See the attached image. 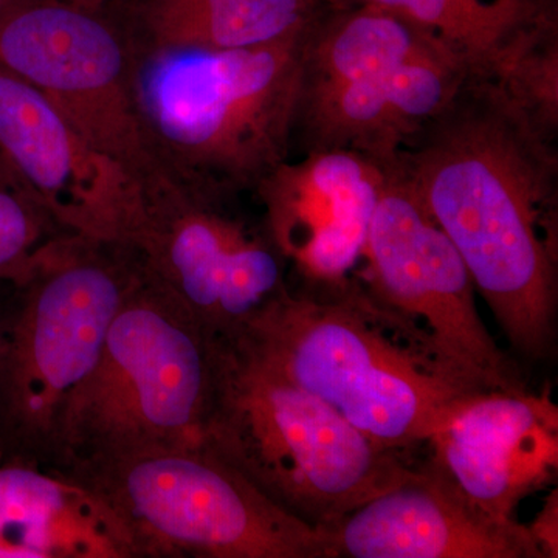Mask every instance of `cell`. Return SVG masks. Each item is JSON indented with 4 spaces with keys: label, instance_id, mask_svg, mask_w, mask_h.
<instances>
[{
    "label": "cell",
    "instance_id": "cell-5",
    "mask_svg": "<svg viewBox=\"0 0 558 558\" xmlns=\"http://www.w3.org/2000/svg\"><path fill=\"white\" fill-rule=\"evenodd\" d=\"M218 347L219 339L142 274L94 369L69 400L49 468H92L204 444Z\"/></svg>",
    "mask_w": 558,
    "mask_h": 558
},
{
    "label": "cell",
    "instance_id": "cell-16",
    "mask_svg": "<svg viewBox=\"0 0 558 558\" xmlns=\"http://www.w3.org/2000/svg\"><path fill=\"white\" fill-rule=\"evenodd\" d=\"M410 22L473 78L499 81L557 38L556 0H357Z\"/></svg>",
    "mask_w": 558,
    "mask_h": 558
},
{
    "label": "cell",
    "instance_id": "cell-23",
    "mask_svg": "<svg viewBox=\"0 0 558 558\" xmlns=\"http://www.w3.org/2000/svg\"><path fill=\"white\" fill-rule=\"evenodd\" d=\"M3 329H5V315L0 312V352H2L3 347Z\"/></svg>",
    "mask_w": 558,
    "mask_h": 558
},
{
    "label": "cell",
    "instance_id": "cell-3",
    "mask_svg": "<svg viewBox=\"0 0 558 558\" xmlns=\"http://www.w3.org/2000/svg\"><path fill=\"white\" fill-rule=\"evenodd\" d=\"M310 24L241 49H163L128 39L135 105L157 167L213 196L255 193L292 157Z\"/></svg>",
    "mask_w": 558,
    "mask_h": 558
},
{
    "label": "cell",
    "instance_id": "cell-8",
    "mask_svg": "<svg viewBox=\"0 0 558 558\" xmlns=\"http://www.w3.org/2000/svg\"><path fill=\"white\" fill-rule=\"evenodd\" d=\"M60 473L89 492L120 558H328L325 531L204 444Z\"/></svg>",
    "mask_w": 558,
    "mask_h": 558
},
{
    "label": "cell",
    "instance_id": "cell-18",
    "mask_svg": "<svg viewBox=\"0 0 558 558\" xmlns=\"http://www.w3.org/2000/svg\"><path fill=\"white\" fill-rule=\"evenodd\" d=\"M132 43L163 49L227 50L274 43L300 32L319 0H131Z\"/></svg>",
    "mask_w": 558,
    "mask_h": 558
},
{
    "label": "cell",
    "instance_id": "cell-21",
    "mask_svg": "<svg viewBox=\"0 0 558 558\" xmlns=\"http://www.w3.org/2000/svg\"><path fill=\"white\" fill-rule=\"evenodd\" d=\"M61 2L69 3V5L76 7L80 10L89 11V13L110 16L113 10L128 7L130 0H61Z\"/></svg>",
    "mask_w": 558,
    "mask_h": 558
},
{
    "label": "cell",
    "instance_id": "cell-17",
    "mask_svg": "<svg viewBox=\"0 0 558 558\" xmlns=\"http://www.w3.org/2000/svg\"><path fill=\"white\" fill-rule=\"evenodd\" d=\"M0 539L24 558H120L89 492L20 458L0 459Z\"/></svg>",
    "mask_w": 558,
    "mask_h": 558
},
{
    "label": "cell",
    "instance_id": "cell-7",
    "mask_svg": "<svg viewBox=\"0 0 558 558\" xmlns=\"http://www.w3.org/2000/svg\"><path fill=\"white\" fill-rule=\"evenodd\" d=\"M142 274L131 245L64 236L14 286L0 352V459L49 468L69 400Z\"/></svg>",
    "mask_w": 558,
    "mask_h": 558
},
{
    "label": "cell",
    "instance_id": "cell-10",
    "mask_svg": "<svg viewBox=\"0 0 558 558\" xmlns=\"http://www.w3.org/2000/svg\"><path fill=\"white\" fill-rule=\"evenodd\" d=\"M355 278L476 391H527L515 363L481 318L475 284L453 242L392 168Z\"/></svg>",
    "mask_w": 558,
    "mask_h": 558
},
{
    "label": "cell",
    "instance_id": "cell-2",
    "mask_svg": "<svg viewBox=\"0 0 558 558\" xmlns=\"http://www.w3.org/2000/svg\"><path fill=\"white\" fill-rule=\"evenodd\" d=\"M389 450L405 453L475 388L357 278L333 290L289 289L233 339Z\"/></svg>",
    "mask_w": 558,
    "mask_h": 558
},
{
    "label": "cell",
    "instance_id": "cell-11",
    "mask_svg": "<svg viewBox=\"0 0 558 558\" xmlns=\"http://www.w3.org/2000/svg\"><path fill=\"white\" fill-rule=\"evenodd\" d=\"M0 65L135 178L159 168L135 105L130 40L112 17L61 0H31L0 17Z\"/></svg>",
    "mask_w": 558,
    "mask_h": 558
},
{
    "label": "cell",
    "instance_id": "cell-14",
    "mask_svg": "<svg viewBox=\"0 0 558 558\" xmlns=\"http://www.w3.org/2000/svg\"><path fill=\"white\" fill-rule=\"evenodd\" d=\"M325 534L328 558H545L527 526L488 515L429 459Z\"/></svg>",
    "mask_w": 558,
    "mask_h": 558
},
{
    "label": "cell",
    "instance_id": "cell-9",
    "mask_svg": "<svg viewBox=\"0 0 558 558\" xmlns=\"http://www.w3.org/2000/svg\"><path fill=\"white\" fill-rule=\"evenodd\" d=\"M157 168L126 244L145 277L216 339H233L289 289V267L263 222Z\"/></svg>",
    "mask_w": 558,
    "mask_h": 558
},
{
    "label": "cell",
    "instance_id": "cell-4",
    "mask_svg": "<svg viewBox=\"0 0 558 558\" xmlns=\"http://www.w3.org/2000/svg\"><path fill=\"white\" fill-rule=\"evenodd\" d=\"M204 446L267 498L328 531L413 473L403 453L360 432L306 389L219 339Z\"/></svg>",
    "mask_w": 558,
    "mask_h": 558
},
{
    "label": "cell",
    "instance_id": "cell-19",
    "mask_svg": "<svg viewBox=\"0 0 558 558\" xmlns=\"http://www.w3.org/2000/svg\"><path fill=\"white\" fill-rule=\"evenodd\" d=\"M54 222L0 157V282L20 284L40 256L61 238Z\"/></svg>",
    "mask_w": 558,
    "mask_h": 558
},
{
    "label": "cell",
    "instance_id": "cell-12",
    "mask_svg": "<svg viewBox=\"0 0 558 558\" xmlns=\"http://www.w3.org/2000/svg\"><path fill=\"white\" fill-rule=\"evenodd\" d=\"M0 157L65 233L126 244L142 180L92 146L39 90L2 65Z\"/></svg>",
    "mask_w": 558,
    "mask_h": 558
},
{
    "label": "cell",
    "instance_id": "cell-1",
    "mask_svg": "<svg viewBox=\"0 0 558 558\" xmlns=\"http://www.w3.org/2000/svg\"><path fill=\"white\" fill-rule=\"evenodd\" d=\"M392 170L453 242L510 347L553 355L558 135L495 80L468 76Z\"/></svg>",
    "mask_w": 558,
    "mask_h": 558
},
{
    "label": "cell",
    "instance_id": "cell-6",
    "mask_svg": "<svg viewBox=\"0 0 558 558\" xmlns=\"http://www.w3.org/2000/svg\"><path fill=\"white\" fill-rule=\"evenodd\" d=\"M354 3L307 27L292 153L351 150L391 168L469 75L410 22Z\"/></svg>",
    "mask_w": 558,
    "mask_h": 558
},
{
    "label": "cell",
    "instance_id": "cell-15",
    "mask_svg": "<svg viewBox=\"0 0 558 558\" xmlns=\"http://www.w3.org/2000/svg\"><path fill=\"white\" fill-rule=\"evenodd\" d=\"M438 465L480 509L517 520L527 495L558 468V410L549 395L478 392L465 399L427 440Z\"/></svg>",
    "mask_w": 558,
    "mask_h": 558
},
{
    "label": "cell",
    "instance_id": "cell-22",
    "mask_svg": "<svg viewBox=\"0 0 558 558\" xmlns=\"http://www.w3.org/2000/svg\"><path fill=\"white\" fill-rule=\"evenodd\" d=\"M27 2H31V0H0V17L5 16L11 10L17 9V7L24 5Z\"/></svg>",
    "mask_w": 558,
    "mask_h": 558
},
{
    "label": "cell",
    "instance_id": "cell-20",
    "mask_svg": "<svg viewBox=\"0 0 558 558\" xmlns=\"http://www.w3.org/2000/svg\"><path fill=\"white\" fill-rule=\"evenodd\" d=\"M529 532L537 542L543 557H557V492L548 499L537 520L531 524Z\"/></svg>",
    "mask_w": 558,
    "mask_h": 558
},
{
    "label": "cell",
    "instance_id": "cell-13",
    "mask_svg": "<svg viewBox=\"0 0 558 558\" xmlns=\"http://www.w3.org/2000/svg\"><path fill=\"white\" fill-rule=\"evenodd\" d=\"M388 168L351 150H318L286 160L255 190L263 226L300 288L351 284Z\"/></svg>",
    "mask_w": 558,
    "mask_h": 558
}]
</instances>
